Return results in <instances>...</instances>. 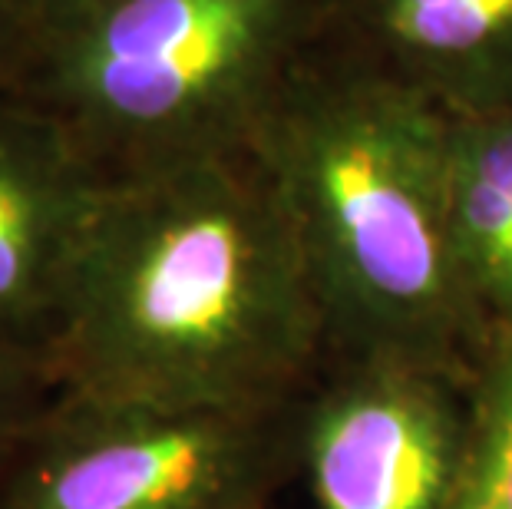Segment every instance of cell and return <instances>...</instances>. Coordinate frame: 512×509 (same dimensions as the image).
<instances>
[{
  "label": "cell",
  "mask_w": 512,
  "mask_h": 509,
  "mask_svg": "<svg viewBox=\"0 0 512 509\" xmlns=\"http://www.w3.org/2000/svg\"><path fill=\"white\" fill-rule=\"evenodd\" d=\"M63 391L285 404L331 357L301 245L252 149L106 179L50 334Z\"/></svg>",
  "instance_id": "cell-1"
},
{
  "label": "cell",
  "mask_w": 512,
  "mask_h": 509,
  "mask_svg": "<svg viewBox=\"0 0 512 509\" xmlns=\"http://www.w3.org/2000/svg\"><path fill=\"white\" fill-rule=\"evenodd\" d=\"M450 119L334 30L258 123L248 149L285 205L331 354L476 367L450 242Z\"/></svg>",
  "instance_id": "cell-2"
},
{
  "label": "cell",
  "mask_w": 512,
  "mask_h": 509,
  "mask_svg": "<svg viewBox=\"0 0 512 509\" xmlns=\"http://www.w3.org/2000/svg\"><path fill=\"white\" fill-rule=\"evenodd\" d=\"M341 0H110L43 40L24 96L106 179L242 153Z\"/></svg>",
  "instance_id": "cell-3"
},
{
  "label": "cell",
  "mask_w": 512,
  "mask_h": 509,
  "mask_svg": "<svg viewBox=\"0 0 512 509\" xmlns=\"http://www.w3.org/2000/svg\"><path fill=\"white\" fill-rule=\"evenodd\" d=\"M298 400L169 404L57 387L0 453V509H265L298 476Z\"/></svg>",
  "instance_id": "cell-4"
},
{
  "label": "cell",
  "mask_w": 512,
  "mask_h": 509,
  "mask_svg": "<svg viewBox=\"0 0 512 509\" xmlns=\"http://www.w3.org/2000/svg\"><path fill=\"white\" fill-rule=\"evenodd\" d=\"M470 374L331 354L298 400V476L314 509H446L470 443Z\"/></svg>",
  "instance_id": "cell-5"
},
{
  "label": "cell",
  "mask_w": 512,
  "mask_h": 509,
  "mask_svg": "<svg viewBox=\"0 0 512 509\" xmlns=\"http://www.w3.org/2000/svg\"><path fill=\"white\" fill-rule=\"evenodd\" d=\"M106 176L24 93L0 96V334L50 348L63 288ZM50 357V354H47Z\"/></svg>",
  "instance_id": "cell-6"
},
{
  "label": "cell",
  "mask_w": 512,
  "mask_h": 509,
  "mask_svg": "<svg viewBox=\"0 0 512 509\" xmlns=\"http://www.w3.org/2000/svg\"><path fill=\"white\" fill-rule=\"evenodd\" d=\"M337 30L450 116L512 110V0H341Z\"/></svg>",
  "instance_id": "cell-7"
},
{
  "label": "cell",
  "mask_w": 512,
  "mask_h": 509,
  "mask_svg": "<svg viewBox=\"0 0 512 509\" xmlns=\"http://www.w3.org/2000/svg\"><path fill=\"white\" fill-rule=\"evenodd\" d=\"M446 192L453 262L483 357L512 341V110L450 119Z\"/></svg>",
  "instance_id": "cell-8"
},
{
  "label": "cell",
  "mask_w": 512,
  "mask_h": 509,
  "mask_svg": "<svg viewBox=\"0 0 512 509\" xmlns=\"http://www.w3.org/2000/svg\"><path fill=\"white\" fill-rule=\"evenodd\" d=\"M446 509H512V341L489 348L470 374V443Z\"/></svg>",
  "instance_id": "cell-9"
},
{
  "label": "cell",
  "mask_w": 512,
  "mask_h": 509,
  "mask_svg": "<svg viewBox=\"0 0 512 509\" xmlns=\"http://www.w3.org/2000/svg\"><path fill=\"white\" fill-rule=\"evenodd\" d=\"M57 391L50 357L34 344L0 334V453Z\"/></svg>",
  "instance_id": "cell-10"
},
{
  "label": "cell",
  "mask_w": 512,
  "mask_h": 509,
  "mask_svg": "<svg viewBox=\"0 0 512 509\" xmlns=\"http://www.w3.org/2000/svg\"><path fill=\"white\" fill-rule=\"evenodd\" d=\"M43 47V27L30 0H0V96L20 93Z\"/></svg>",
  "instance_id": "cell-11"
},
{
  "label": "cell",
  "mask_w": 512,
  "mask_h": 509,
  "mask_svg": "<svg viewBox=\"0 0 512 509\" xmlns=\"http://www.w3.org/2000/svg\"><path fill=\"white\" fill-rule=\"evenodd\" d=\"M40 17V27H43V40L50 34H57V30L76 24V20L90 17L93 10L106 7L110 0H30Z\"/></svg>",
  "instance_id": "cell-12"
}]
</instances>
